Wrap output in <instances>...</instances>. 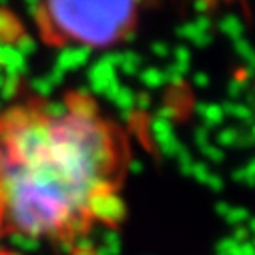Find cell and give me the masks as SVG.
<instances>
[{
	"instance_id": "obj_1",
	"label": "cell",
	"mask_w": 255,
	"mask_h": 255,
	"mask_svg": "<svg viewBox=\"0 0 255 255\" xmlns=\"http://www.w3.org/2000/svg\"><path fill=\"white\" fill-rule=\"evenodd\" d=\"M117 165L111 127L85 95L14 109L0 121V209L30 239L79 237L93 199L115 193Z\"/></svg>"
},
{
	"instance_id": "obj_2",
	"label": "cell",
	"mask_w": 255,
	"mask_h": 255,
	"mask_svg": "<svg viewBox=\"0 0 255 255\" xmlns=\"http://www.w3.org/2000/svg\"><path fill=\"white\" fill-rule=\"evenodd\" d=\"M30 8L48 42L105 48L127 34L139 6L135 2H46Z\"/></svg>"
},
{
	"instance_id": "obj_3",
	"label": "cell",
	"mask_w": 255,
	"mask_h": 255,
	"mask_svg": "<svg viewBox=\"0 0 255 255\" xmlns=\"http://www.w3.org/2000/svg\"><path fill=\"white\" fill-rule=\"evenodd\" d=\"M91 85L95 89V93L107 95L113 87H117V75H115V67L107 58L99 60L97 65L91 69Z\"/></svg>"
},
{
	"instance_id": "obj_4",
	"label": "cell",
	"mask_w": 255,
	"mask_h": 255,
	"mask_svg": "<svg viewBox=\"0 0 255 255\" xmlns=\"http://www.w3.org/2000/svg\"><path fill=\"white\" fill-rule=\"evenodd\" d=\"M89 58V48H67L62 50L58 60H56V73H65L71 69H77L81 65H85Z\"/></svg>"
},
{
	"instance_id": "obj_5",
	"label": "cell",
	"mask_w": 255,
	"mask_h": 255,
	"mask_svg": "<svg viewBox=\"0 0 255 255\" xmlns=\"http://www.w3.org/2000/svg\"><path fill=\"white\" fill-rule=\"evenodd\" d=\"M177 34L183 36V38H187V40H191V42H195V44L201 46V48L207 46V44H211V40H213L211 32H203V30H199L195 22H187V24L179 26V28H177Z\"/></svg>"
},
{
	"instance_id": "obj_6",
	"label": "cell",
	"mask_w": 255,
	"mask_h": 255,
	"mask_svg": "<svg viewBox=\"0 0 255 255\" xmlns=\"http://www.w3.org/2000/svg\"><path fill=\"white\" fill-rule=\"evenodd\" d=\"M197 113H199V117L203 119V127L205 129H213V127H217L221 121H223V109H221V105H197Z\"/></svg>"
},
{
	"instance_id": "obj_7",
	"label": "cell",
	"mask_w": 255,
	"mask_h": 255,
	"mask_svg": "<svg viewBox=\"0 0 255 255\" xmlns=\"http://www.w3.org/2000/svg\"><path fill=\"white\" fill-rule=\"evenodd\" d=\"M219 30H221L225 36L233 38V42H235V40L243 38L245 26H243V22H241L235 14H227V16H223V18L219 20Z\"/></svg>"
},
{
	"instance_id": "obj_8",
	"label": "cell",
	"mask_w": 255,
	"mask_h": 255,
	"mask_svg": "<svg viewBox=\"0 0 255 255\" xmlns=\"http://www.w3.org/2000/svg\"><path fill=\"white\" fill-rule=\"evenodd\" d=\"M223 109V115H231L243 123H253L255 121V113L249 109V105H241V103H235V101H227L221 105Z\"/></svg>"
},
{
	"instance_id": "obj_9",
	"label": "cell",
	"mask_w": 255,
	"mask_h": 255,
	"mask_svg": "<svg viewBox=\"0 0 255 255\" xmlns=\"http://www.w3.org/2000/svg\"><path fill=\"white\" fill-rule=\"evenodd\" d=\"M141 81H143L145 87H149V89H157V87H163V85L169 81V77H167L165 71L153 67V69H145V71L141 73Z\"/></svg>"
},
{
	"instance_id": "obj_10",
	"label": "cell",
	"mask_w": 255,
	"mask_h": 255,
	"mask_svg": "<svg viewBox=\"0 0 255 255\" xmlns=\"http://www.w3.org/2000/svg\"><path fill=\"white\" fill-rule=\"evenodd\" d=\"M249 211L245 209V207H231L229 209V213L225 215V221L229 223V225H233V227H241L243 223H247L249 221Z\"/></svg>"
},
{
	"instance_id": "obj_11",
	"label": "cell",
	"mask_w": 255,
	"mask_h": 255,
	"mask_svg": "<svg viewBox=\"0 0 255 255\" xmlns=\"http://www.w3.org/2000/svg\"><path fill=\"white\" fill-rule=\"evenodd\" d=\"M125 73H129V75H133V73H137L139 71V67H141V56L139 54H133V52H125V54H121V65H119Z\"/></svg>"
},
{
	"instance_id": "obj_12",
	"label": "cell",
	"mask_w": 255,
	"mask_h": 255,
	"mask_svg": "<svg viewBox=\"0 0 255 255\" xmlns=\"http://www.w3.org/2000/svg\"><path fill=\"white\" fill-rule=\"evenodd\" d=\"M237 143V129H231V127H227V129H221L217 133V147L223 149V147H235Z\"/></svg>"
},
{
	"instance_id": "obj_13",
	"label": "cell",
	"mask_w": 255,
	"mask_h": 255,
	"mask_svg": "<svg viewBox=\"0 0 255 255\" xmlns=\"http://www.w3.org/2000/svg\"><path fill=\"white\" fill-rule=\"evenodd\" d=\"M237 241H233V237H225L217 243L215 247V255H235V249H237Z\"/></svg>"
},
{
	"instance_id": "obj_14",
	"label": "cell",
	"mask_w": 255,
	"mask_h": 255,
	"mask_svg": "<svg viewBox=\"0 0 255 255\" xmlns=\"http://www.w3.org/2000/svg\"><path fill=\"white\" fill-rule=\"evenodd\" d=\"M191 177H195L197 181L201 183H207L209 177H211V171L205 163H193V169H191Z\"/></svg>"
},
{
	"instance_id": "obj_15",
	"label": "cell",
	"mask_w": 255,
	"mask_h": 255,
	"mask_svg": "<svg viewBox=\"0 0 255 255\" xmlns=\"http://www.w3.org/2000/svg\"><path fill=\"white\" fill-rule=\"evenodd\" d=\"M201 151L205 153V157H207V159H211V161H215V163H221V161H223V157H225V155H223V149H219L217 145H211V143H209L207 147H203Z\"/></svg>"
},
{
	"instance_id": "obj_16",
	"label": "cell",
	"mask_w": 255,
	"mask_h": 255,
	"mask_svg": "<svg viewBox=\"0 0 255 255\" xmlns=\"http://www.w3.org/2000/svg\"><path fill=\"white\" fill-rule=\"evenodd\" d=\"M253 145H255V139L249 133V129L247 131H237V143H235V147H253Z\"/></svg>"
},
{
	"instance_id": "obj_17",
	"label": "cell",
	"mask_w": 255,
	"mask_h": 255,
	"mask_svg": "<svg viewBox=\"0 0 255 255\" xmlns=\"http://www.w3.org/2000/svg\"><path fill=\"white\" fill-rule=\"evenodd\" d=\"M175 54V62H179V65H189V60H191V52L187 46H177L173 50Z\"/></svg>"
},
{
	"instance_id": "obj_18",
	"label": "cell",
	"mask_w": 255,
	"mask_h": 255,
	"mask_svg": "<svg viewBox=\"0 0 255 255\" xmlns=\"http://www.w3.org/2000/svg\"><path fill=\"white\" fill-rule=\"evenodd\" d=\"M195 143L199 149L207 147L209 145V129H205V127H199V129L195 131Z\"/></svg>"
},
{
	"instance_id": "obj_19",
	"label": "cell",
	"mask_w": 255,
	"mask_h": 255,
	"mask_svg": "<svg viewBox=\"0 0 255 255\" xmlns=\"http://www.w3.org/2000/svg\"><path fill=\"white\" fill-rule=\"evenodd\" d=\"M231 237H233V241H237V243H247V241H251V235H249V231H247V227H245V225L235 227Z\"/></svg>"
},
{
	"instance_id": "obj_20",
	"label": "cell",
	"mask_w": 255,
	"mask_h": 255,
	"mask_svg": "<svg viewBox=\"0 0 255 255\" xmlns=\"http://www.w3.org/2000/svg\"><path fill=\"white\" fill-rule=\"evenodd\" d=\"M227 93H229V99L241 97V93H243V83H241V81H231L229 87H227Z\"/></svg>"
},
{
	"instance_id": "obj_21",
	"label": "cell",
	"mask_w": 255,
	"mask_h": 255,
	"mask_svg": "<svg viewBox=\"0 0 255 255\" xmlns=\"http://www.w3.org/2000/svg\"><path fill=\"white\" fill-rule=\"evenodd\" d=\"M151 50H153L157 56H167V54L171 52V48H169L167 42H153V44H151Z\"/></svg>"
},
{
	"instance_id": "obj_22",
	"label": "cell",
	"mask_w": 255,
	"mask_h": 255,
	"mask_svg": "<svg viewBox=\"0 0 255 255\" xmlns=\"http://www.w3.org/2000/svg\"><path fill=\"white\" fill-rule=\"evenodd\" d=\"M235 255H255V247L247 241V243H239L235 249Z\"/></svg>"
},
{
	"instance_id": "obj_23",
	"label": "cell",
	"mask_w": 255,
	"mask_h": 255,
	"mask_svg": "<svg viewBox=\"0 0 255 255\" xmlns=\"http://www.w3.org/2000/svg\"><path fill=\"white\" fill-rule=\"evenodd\" d=\"M205 185H209L213 191H223V179H221L219 175H213V173H211V177H209V181H207Z\"/></svg>"
},
{
	"instance_id": "obj_24",
	"label": "cell",
	"mask_w": 255,
	"mask_h": 255,
	"mask_svg": "<svg viewBox=\"0 0 255 255\" xmlns=\"http://www.w3.org/2000/svg\"><path fill=\"white\" fill-rule=\"evenodd\" d=\"M193 83H195L197 87H207V85H209V77H207L205 73H197V75L193 77Z\"/></svg>"
},
{
	"instance_id": "obj_25",
	"label": "cell",
	"mask_w": 255,
	"mask_h": 255,
	"mask_svg": "<svg viewBox=\"0 0 255 255\" xmlns=\"http://www.w3.org/2000/svg\"><path fill=\"white\" fill-rule=\"evenodd\" d=\"M247 231H249V235L251 237H255V217H249V221H247Z\"/></svg>"
},
{
	"instance_id": "obj_26",
	"label": "cell",
	"mask_w": 255,
	"mask_h": 255,
	"mask_svg": "<svg viewBox=\"0 0 255 255\" xmlns=\"http://www.w3.org/2000/svg\"><path fill=\"white\" fill-rule=\"evenodd\" d=\"M245 169H247V173H249L251 177H255V159H251V161L247 163V167H245Z\"/></svg>"
},
{
	"instance_id": "obj_27",
	"label": "cell",
	"mask_w": 255,
	"mask_h": 255,
	"mask_svg": "<svg viewBox=\"0 0 255 255\" xmlns=\"http://www.w3.org/2000/svg\"><path fill=\"white\" fill-rule=\"evenodd\" d=\"M249 133H251V135H253V139H255V123H253V127L249 129Z\"/></svg>"
},
{
	"instance_id": "obj_28",
	"label": "cell",
	"mask_w": 255,
	"mask_h": 255,
	"mask_svg": "<svg viewBox=\"0 0 255 255\" xmlns=\"http://www.w3.org/2000/svg\"><path fill=\"white\" fill-rule=\"evenodd\" d=\"M0 255H14V253H8V251H0Z\"/></svg>"
}]
</instances>
